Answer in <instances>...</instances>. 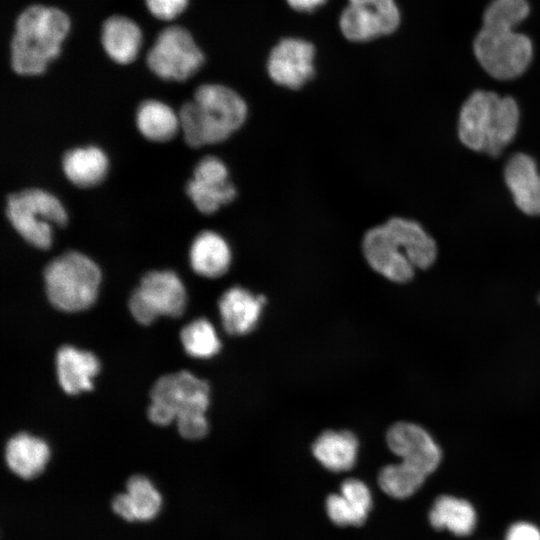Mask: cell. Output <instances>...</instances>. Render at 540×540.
<instances>
[{
  "mask_svg": "<svg viewBox=\"0 0 540 540\" xmlns=\"http://www.w3.org/2000/svg\"><path fill=\"white\" fill-rule=\"evenodd\" d=\"M389 449L402 462L416 468L426 476L436 470L441 461V450L429 433L419 425L398 422L386 434Z\"/></svg>",
  "mask_w": 540,
  "mask_h": 540,
  "instance_id": "obj_13",
  "label": "cell"
},
{
  "mask_svg": "<svg viewBox=\"0 0 540 540\" xmlns=\"http://www.w3.org/2000/svg\"><path fill=\"white\" fill-rule=\"evenodd\" d=\"M362 251L375 272L398 283L411 280L415 268L430 267L437 256L436 243L422 226L399 217L369 229Z\"/></svg>",
  "mask_w": 540,
  "mask_h": 540,
  "instance_id": "obj_1",
  "label": "cell"
},
{
  "mask_svg": "<svg viewBox=\"0 0 540 540\" xmlns=\"http://www.w3.org/2000/svg\"><path fill=\"white\" fill-rule=\"evenodd\" d=\"M289 6L297 11L301 12H311L321 5H323L327 0H286Z\"/></svg>",
  "mask_w": 540,
  "mask_h": 540,
  "instance_id": "obj_32",
  "label": "cell"
},
{
  "mask_svg": "<svg viewBox=\"0 0 540 540\" xmlns=\"http://www.w3.org/2000/svg\"><path fill=\"white\" fill-rule=\"evenodd\" d=\"M111 507L125 521L146 522L159 514L162 497L147 477L134 475L126 483V492L113 497Z\"/></svg>",
  "mask_w": 540,
  "mask_h": 540,
  "instance_id": "obj_14",
  "label": "cell"
},
{
  "mask_svg": "<svg viewBox=\"0 0 540 540\" xmlns=\"http://www.w3.org/2000/svg\"><path fill=\"white\" fill-rule=\"evenodd\" d=\"M185 351L192 357L207 359L216 355L221 347L214 326L204 318L183 327L180 333Z\"/></svg>",
  "mask_w": 540,
  "mask_h": 540,
  "instance_id": "obj_28",
  "label": "cell"
},
{
  "mask_svg": "<svg viewBox=\"0 0 540 540\" xmlns=\"http://www.w3.org/2000/svg\"><path fill=\"white\" fill-rule=\"evenodd\" d=\"M231 259V250L226 240L209 230L200 232L194 238L189 250L192 269L207 278L224 275L230 267Z\"/></svg>",
  "mask_w": 540,
  "mask_h": 540,
  "instance_id": "obj_20",
  "label": "cell"
},
{
  "mask_svg": "<svg viewBox=\"0 0 540 540\" xmlns=\"http://www.w3.org/2000/svg\"><path fill=\"white\" fill-rule=\"evenodd\" d=\"M425 478L424 473L401 461L384 466L378 474V483L388 496L405 499L423 485Z\"/></svg>",
  "mask_w": 540,
  "mask_h": 540,
  "instance_id": "obj_27",
  "label": "cell"
},
{
  "mask_svg": "<svg viewBox=\"0 0 540 540\" xmlns=\"http://www.w3.org/2000/svg\"><path fill=\"white\" fill-rule=\"evenodd\" d=\"M43 276L50 303L65 312L89 308L97 297L101 281L98 266L76 251H67L51 260Z\"/></svg>",
  "mask_w": 540,
  "mask_h": 540,
  "instance_id": "obj_5",
  "label": "cell"
},
{
  "mask_svg": "<svg viewBox=\"0 0 540 540\" xmlns=\"http://www.w3.org/2000/svg\"><path fill=\"white\" fill-rule=\"evenodd\" d=\"M136 125L146 139L155 142L170 140L180 128L178 114L169 105L155 99L139 104Z\"/></svg>",
  "mask_w": 540,
  "mask_h": 540,
  "instance_id": "obj_24",
  "label": "cell"
},
{
  "mask_svg": "<svg viewBox=\"0 0 540 540\" xmlns=\"http://www.w3.org/2000/svg\"><path fill=\"white\" fill-rule=\"evenodd\" d=\"M148 418L157 425L194 415H205L209 385L188 371L160 377L151 389Z\"/></svg>",
  "mask_w": 540,
  "mask_h": 540,
  "instance_id": "obj_7",
  "label": "cell"
},
{
  "mask_svg": "<svg viewBox=\"0 0 540 540\" xmlns=\"http://www.w3.org/2000/svg\"><path fill=\"white\" fill-rule=\"evenodd\" d=\"M314 46L300 38L281 39L267 60L270 78L278 85L299 89L314 75Z\"/></svg>",
  "mask_w": 540,
  "mask_h": 540,
  "instance_id": "obj_12",
  "label": "cell"
},
{
  "mask_svg": "<svg viewBox=\"0 0 540 540\" xmlns=\"http://www.w3.org/2000/svg\"><path fill=\"white\" fill-rule=\"evenodd\" d=\"M186 193L201 213L212 214L221 206L232 202L237 191L229 180L212 181L192 178L187 182Z\"/></svg>",
  "mask_w": 540,
  "mask_h": 540,
  "instance_id": "obj_26",
  "label": "cell"
},
{
  "mask_svg": "<svg viewBox=\"0 0 540 540\" xmlns=\"http://www.w3.org/2000/svg\"><path fill=\"white\" fill-rule=\"evenodd\" d=\"M539 302H540V297H539Z\"/></svg>",
  "mask_w": 540,
  "mask_h": 540,
  "instance_id": "obj_33",
  "label": "cell"
},
{
  "mask_svg": "<svg viewBox=\"0 0 540 540\" xmlns=\"http://www.w3.org/2000/svg\"><path fill=\"white\" fill-rule=\"evenodd\" d=\"M359 443L350 431L327 430L315 440L312 452L318 462L332 472L350 470L356 463Z\"/></svg>",
  "mask_w": 540,
  "mask_h": 540,
  "instance_id": "obj_22",
  "label": "cell"
},
{
  "mask_svg": "<svg viewBox=\"0 0 540 540\" xmlns=\"http://www.w3.org/2000/svg\"><path fill=\"white\" fill-rule=\"evenodd\" d=\"M505 182L517 207L528 215H540V173L532 157L513 155L505 166Z\"/></svg>",
  "mask_w": 540,
  "mask_h": 540,
  "instance_id": "obj_17",
  "label": "cell"
},
{
  "mask_svg": "<svg viewBox=\"0 0 540 540\" xmlns=\"http://www.w3.org/2000/svg\"><path fill=\"white\" fill-rule=\"evenodd\" d=\"M66 178L74 185L88 188L99 184L108 169L105 153L96 146L74 148L67 151L62 159Z\"/></svg>",
  "mask_w": 540,
  "mask_h": 540,
  "instance_id": "obj_23",
  "label": "cell"
},
{
  "mask_svg": "<svg viewBox=\"0 0 540 540\" xmlns=\"http://www.w3.org/2000/svg\"><path fill=\"white\" fill-rule=\"evenodd\" d=\"M189 0H144L149 13L155 18L169 21L180 15L188 5Z\"/></svg>",
  "mask_w": 540,
  "mask_h": 540,
  "instance_id": "obj_30",
  "label": "cell"
},
{
  "mask_svg": "<svg viewBox=\"0 0 540 540\" xmlns=\"http://www.w3.org/2000/svg\"><path fill=\"white\" fill-rule=\"evenodd\" d=\"M204 54L183 25L170 24L156 35L145 55V64L164 80L185 81L204 63Z\"/></svg>",
  "mask_w": 540,
  "mask_h": 540,
  "instance_id": "obj_8",
  "label": "cell"
},
{
  "mask_svg": "<svg viewBox=\"0 0 540 540\" xmlns=\"http://www.w3.org/2000/svg\"><path fill=\"white\" fill-rule=\"evenodd\" d=\"M50 457L47 443L28 433L13 436L5 448V460L9 469L23 479L38 476Z\"/></svg>",
  "mask_w": 540,
  "mask_h": 540,
  "instance_id": "obj_21",
  "label": "cell"
},
{
  "mask_svg": "<svg viewBox=\"0 0 540 540\" xmlns=\"http://www.w3.org/2000/svg\"><path fill=\"white\" fill-rule=\"evenodd\" d=\"M265 303L263 295L239 286L229 288L218 303L223 327L231 335L249 333L256 327Z\"/></svg>",
  "mask_w": 540,
  "mask_h": 540,
  "instance_id": "obj_16",
  "label": "cell"
},
{
  "mask_svg": "<svg viewBox=\"0 0 540 540\" xmlns=\"http://www.w3.org/2000/svg\"><path fill=\"white\" fill-rule=\"evenodd\" d=\"M71 27L64 10L40 3L24 7L16 16L9 41V64L20 76L44 73L61 51Z\"/></svg>",
  "mask_w": 540,
  "mask_h": 540,
  "instance_id": "obj_2",
  "label": "cell"
},
{
  "mask_svg": "<svg viewBox=\"0 0 540 540\" xmlns=\"http://www.w3.org/2000/svg\"><path fill=\"white\" fill-rule=\"evenodd\" d=\"M186 293L179 277L169 270L146 273L129 299V310L139 323L147 325L159 315L179 317Z\"/></svg>",
  "mask_w": 540,
  "mask_h": 540,
  "instance_id": "obj_10",
  "label": "cell"
},
{
  "mask_svg": "<svg viewBox=\"0 0 540 540\" xmlns=\"http://www.w3.org/2000/svg\"><path fill=\"white\" fill-rule=\"evenodd\" d=\"M56 369L62 389L75 395L92 389L100 363L93 353L65 345L57 351Z\"/></svg>",
  "mask_w": 540,
  "mask_h": 540,
  "instance_id": "obj_19",
  "label": "cell"
},
{
  "mask_svg": "<svg viewBox=\"0 0 540 540\" xmlns=\"http://www.w3.org/2000/svg\"><path fill=\"white\" fill-rule=\"evenodd\" d=\"M247 112L246 102L233 89L206 83L180 107L179 126L187 145L198 148L226 140L243 125Z\"/></svg>",
  "mask_w": 540,
  "mask_h": 540,
  "instance_id": "obj_3",
  "label": "cell"
},
{
  "mask_svg": "<svg viewBox=\"0 0 540 540\" xmlns=\"http://www.w3.org/2000/svg\"><path fill=\"white\" fill-rule=\"evenodd\" d=\"M6 216L16 232L30 245L49 249L54 226L66 224L67 214L59 200L51 193L29 188L10 194Z\"/></svg>",
  "mask_w": 540,
  "mask_h": 540,
  "instance_id": "obj_6",
  "label": "cell"
},
{
  "mask_svg": "<svg viewBox=\"0 0 540 540\" xmlns=\"http://www.w3.org/2000/svg\"><path fill=\"white\" fill-rule=\"evenodd\" d=\"M400 12L394 0H348L339 18L343 36L365 42L394 32Z\"/></svg>",
  "mask_w": 540,
  "mask_h": 540,
  "instance_id": "obj_11",
  "label": "cell"
},
{
  "mask_svg": "<svg viewBox=\"0 0 540 540\" xmlns=\"http://www.w3.org/2000/svg\"><path fill=\"white\" fill-rule=\"evenodd\" d=\"M429 521L436 529H448L456 535L465 536L475 528L476 513L466 500L443 495L435 500Z\"/></svg>",
  "mask_w": 540,
  "mask_h": 540,
  "instance_id": "obj_25",
  "label": "cell"
},
{
  "mask_svg": "<svg viewBox=\"0 0 540 540\" xmlns=\"http://www.w3.org/2000/svg\"><path fill=\"white\" fill-rule=\"evenodd\" d=\"M505 540H540V530L527 522H517L510 526Z\"/></svg>",
  "mask_w": 540,
  "mask_h": 540,
  "instance_id": "obj_31",
  "label": "cell"
},
{
  "mask_svg": "<svg viewBox=\"0 0 540 540\" xmlns=\"http://www.w3.org/2000/svg\"><path fill=\"white\" fill-rule=\"evenodd\" d=\"M326 512L330 520L338 526H359L367 519L372 507V494L361 480L346 479L340 492L327 497Z\"/></svg>",
  "mask_w": 540,
  "mask_h": 540,
  "instance_id": "obj_18",
  "label": "cell"
},
{
  "mask_svg": "<svg viewBox=\"0 0 540 540\" xmlns=\"http://www.w3.org/2000/svg\"><path fill=\"white\" fill-rule=\"evenodd\" d=\"M529 14L526 0H493L483 15V27L513 29Z\"/></svg>",
  "mask_w": 540,
  "mask_h": 540,
  "instance_id": "obj_29",
  "label": "cell"
},
{
  "mask_svg": "<svg viewBox=\"0 0 540 540\" xmlns=\"http://www.w3.org/2000/svg\"><path fill=\"white\" fill-rule=\"evenodd\" d=\"M142 31L130 17L107 16L100 26V44L106 56L116 64L132 63L140 50Z\"/></svg>",
  "mask_w": 540,
  "mask_h": 540,
  "instance_id": "obj_15",
  "label": "cell"
},
{
  "mask_svg": "<svg viewBox=\"0 0 540 540\" xmlns=\"http://www.w3.org/2000/svg\"><path fill=\"white\" fill-rule=\"evenodd\" d=\"M474 52L491 76L507 80L521 75L527 69L533 47L526 35L513 29L482 27L474 40Z\"/></svg>",
  "mask_w": 540,
  "mask_h": 540,
  "instance_id": "obj_9",
  "label": "cell"
},
{
  "mask_svg": "<svg viewBox=\"0 0 540 540\" xmlns=\"http://www.w3.org/2000/svg\"><path fill=\"white\" fill-rule=\"evenodd\" d=\"M518 122L519 109L513 98L476 91L462 106L458 134L469 149L496 157L513 140Z\"/></svg>",
  "mask_w": 540,
  "mask_h": 540,
  "instance_id": "obj_4",
  "label": "cell"
}]
</instances>
